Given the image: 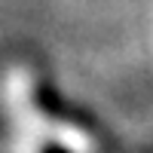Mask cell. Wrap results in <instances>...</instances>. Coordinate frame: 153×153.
Segmentation results:
<instances>
[{
    "instance_id": "1",
    "label": "cell",
    "mask_w": 153,
    "mask_h": 153,
    "mask_svg": "<svg viewBox=\"0 0 153 153\" xmlns=\"http://www.w3.org/2000/svg\"><path fill=\"white\" fill-rule=\"evenodd\" d=\"M37 104H40L49 117H55V120H65V123H74V126H95L92 123V117H89V110H74L65 98H61L52 86H46V83H40L37 86Z\"/></svg>"
},
{
    "instance_id": "2",
    "label": "cell",
    "mask_w": 153,
    "mask_h": 153,
    "mask_svg": "<svg viewBox=\"0 0 153 153\" xmlns=\"http://www.w3.org/2000/svg\"><path fill=\"white\" fill-rule=\"evenodd\" d=\"M43 153H71V150L58 147V144H46V147H43Z\"/></svg>"
}]
</instances>
